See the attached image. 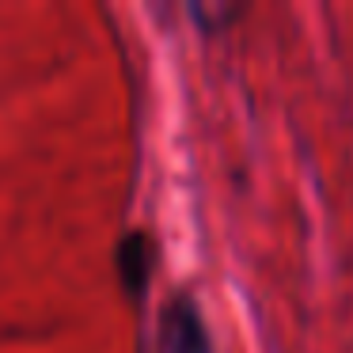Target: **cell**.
I'll list each match as a JSON object with an SVG mask.
<instances>
[{"label": "cell", "instance_id": "6da1fadb", "mask_svg": "<svg viewBox=\"0 0 353 353\" xmlns=\"http://www.w3.org/2000/svg\"><path fill=\"white\" fill-rule=\"evenodd\" d=\"M160 353H209V338L198 307L186 296H175L160 315Z\"/></svg>", "mask_w": 353, "mask_h": 353}, {"label": "cell", "instance_id": "7a4b0ae2", "mask_svg": "<svg viewBox=\"0 0 353 353\" xmlns=\"http://www.w3.org/2000/svg\"><path fill=\"white\" fill-rule=\"evenodd\" d=\"M148 247H145V236H125L122 243V274L130 285H145V274H148V262H145Z\"/></svg>", "mask_w": 353, "mask_h": 353}]
</instances>
